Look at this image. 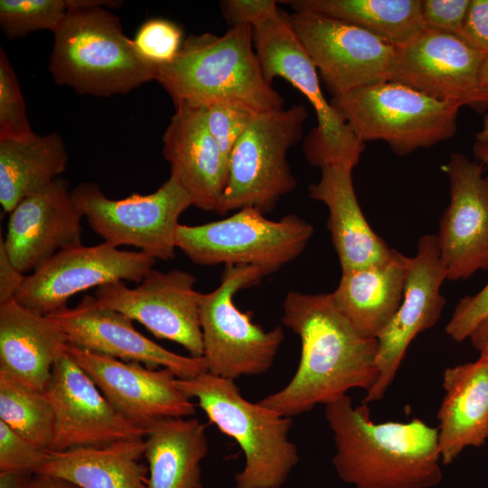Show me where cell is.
<instances>
[{
  "mask_svg": "<svg viewBox=\"0 0 488 488\" xmlns=\"http://www.w3.org/2000/svg\"><path fill=\"white\" fill-rule=\"evenodd\" d=\"M445 280L446 274L436 235L420 237L416 255L410 258L401 304L377 337L379 376L362 403L369 404L384 397L410 343L437 323L446 302L440 291Z\"/></svg>",
  "mask_w": 488,
  "mask_h": 488,
  "instance_id": "ac0fdd59",
  "label": "cell"
},
{
  "mask_svg": "<svg viewBox=\"0 0 488 488\" xmlns=\"http://www.w3.org/2000/svg\"><path fill=\"white\" fill-rule=\"evenodd\" d=\"M82 217L61 177L23 198L10 212L3 238L13 264L24 274L61 249L81 245Z\"/></svg>",
  "mask_w": 488,
  "mask_h": 488,
  "instance_id": "44dd1931",
  "label": "cell"
},
{
  "mask_svg": "<svg viewBox=\"0 0 488 488\" xmlns=\"http://www.w3.org/2000/svg\"><path fill=\"white\" fill-rule=\"evenodd\" d=\"M445 396L437 412L438 445L443 465L451 464L468 446L480 447L488 439V361L446 368Z\"/></svg>",
  "mask_w": 488,
  "mask_h": 488,
  "instance_id": "d4e9b609",
  "label": "cell"
},
{
  "mask_svg": "<svg viewBox=\"0 0 488 488\" xmlns=\"http://www.w3.org/2000/svg\"><path fill=\"white\" fill-rule=\"evenodd\" d=\"M183 41L181 27L164 18L145 21L133 40L140 56L155 67L173 61Z\"/></svg>",
  "mask_w": 488,
  "mask_h": 488,
  "instance_id": "e575fe53",
  "label": "cell"
},
{
  "mask_svg": "<svg viewBox=\"0 0 488 488\" xmlns=\"http://www.w3.org/2000/svg\"><path fill=\"white\" fill-rule=\"evenodd\" d=\"M473 347L480 355L488 353V320L480 324L469 336Z\"/></svg>",
  "mask_w": 488,
  "mask_h": 488,
  "instance_id": "ee69618b",
  "label": "cell"
},
{
  "mask_svg": "<svg viewBox=\"0 0 488 488\" xmlns=\"http://www.w3.org/2000/svg\"><path fill=\"white\" fill-rule=\"evenodd\" d=\"M449 178L450 203L436 234L446 279L465 280L488 269V174L483 165L460 153L443 166Z\"/></svg>",
  "mask_w": 488,
  "mask_h": 488,
  "instance_id": "ffe728a7",
  "label": "cell"
},
{
  "mask_svg": "<svg viewBox=\"0 0 488 488\" xmlns=\"http://www.w3.org/2000/svg\"><path fill=\"white\" fill-rule=\"evenodd\" d=\"M144 437L99 447L49 451L36 474L62 478L80 488H147L148 467L141 461Z\"/></svg>",
  "mask_w": 488,
  "mask_h": 488,
  "instance_id": "4316f807",
  "label": "cell"
},
{
  "mask_svg": "<svg viewBox=\"0 0 488 488\" xmlns=\"http://www.w3.org/2000/svg\"><path fill=\"white\" fill-rule=\"evenodd\" d=\"M155 260L141 250H120L107 242L66 248L25 276L14 299L47 315L66 307L71 296L89 288L122 280L141 283Z\"/></svg>",
  "mask_w": 488,
  "mask_h": 488,
  "instance_id": "7c38bea8",
  "label": "cell"
},
{
  "mask_svg": "<svg viewBox=\"0 0 488 488\" xmlns=\"http://www.w3.org/2000/svg\"><path fill=\"white\" fill-rule=\"evenodd\" d=\"M30 488H80L73 483L48 474H34Z\"/></svg>",
  "mask_w": 488,
  "mask_h": 488,
  "instance_id": "7bdbcfd3",
  "label": "cell"
},
{
  "mask_svg": "<svg viewBox=\"0 0 488 488\" xmlns=\"http://www.w3.org/2000/svg\"><path fill=\"white\" fill-rule=\"evenodd\" d=\"M0 420L24 439L49 451L54 415L44 392L27 389L1 372Z\"/></svg>",
  "mask_w": 488,
  "mask_h": 488,
  "instance_id": "4dcf8cb0",
  "label": "cell"
},
{
  "mask_svg": "<svg viewBox=\"0 0 488 488\" xmlns=\"http://www.w3.org/2000/svg\"><path fill=\"white\" fill-rule=\"evenodd\" d=\"M25 275L13 264L0 239V303L14 299L24 280Z\"/></svg>",
  "mask_w": 488,
  "mask_h": 488,
  "instance_id": "60d3db41",
  "label": "cell"
},
{
  "mask_svg": "<svg viewBox=\"0 0 488 488\" xmlns=\"http://www.w3.org/2000/svg\"><path fill=\"white\" fill-rule=\"evenodd\" d=\"M196 277L184 270L152 269L139 286L129 288L123 281L97 287L95 297L109 309L143 324L160 339L183 346L190 356H203L200 324L202 293Z\"/></svg>",
  "mask_w": 488,
  "mask_h": 488,
  "instance_id": "5bb4252c",
  "label": "cell"
},
{
  "mask_svg": "<svg viewBox=\"0 0 488 488\" xmlns=\"http://www.w3.org/2000/svg\"><path fill=\"white\" fill-rule=\"evenodd\" d=\"M313 234L312 224L296 214L272 221L245 207L220 221L180 224L176 248L200 266H254L272 274L296 259Z\"/></svg>",
  "mask_w": 488,
  "mask_h": 488,
  "instance_id": "9c48e42d",
  "label": "cell"
},
{
  "mask_svg": "<svg viewBox=\"0 0 488 488\" xmlns=\"http://www.w3.org/2000/svg\"><path fill=\"white\" fill-rule=\"evenodd\" d=\"M306 108L258 112L233 147L227 181L217 213L245 207L263 213L297 185L287 162V152L303 135Z\"/></svg>",
  "mask_w": 488,
  "mask_h": 488,
  "instance_id": "30bf717a",
  "label": "cell"
},
{
  "mask_svg": "<svg viewBox=\"0 0 488 488\" xmlns=\"http://www.w3.org/2000/svg\"><path fill=\"white\" fill-rule=\"evenodd\" d=\"M204 108L208 129L227 166L238 140L258 111L239 103L219 102Z\"/></svg>",
  "mask_w": 488,
  "mask_h": 488,
  "instance_id": "836d02e7",
  "label": "cell"
},
{
  "mask_svg": "<svg viewBox=\"0 0 488 488\" xmlns=\"http://www.w3.org/2000/svg\"><path fill=\"white\" fill-rule=\"evenodd\" d=\"M33 475L27 471L0 472V488H30Z\"/></svg>",
  "mask_w": 488,
  "mask_h": 488,
  "instance_id": "b9f144b4",
  "label": "cell"
},
{
  "mask_svg": "<svg viewBox=\"0 0 488 488\" xmlns=\"http://www.w3.org/2000/svg\"><path fill=\"white\" fill-rule=\"evenodd\" d=\"M339 478L354 488H430L443 477L438 430L419 418L374 423L345 395L324 406ZM442 464V463H441Z\"/></svg>",
  "mask_w": 488,
  "mask_h": 488,
  "instance_id": "7a4b0ae2",
  "label": "cell"
},
{
  "mask_svg": "<svg viewBox=\"0 0 488 488\" xmlns=\"http://www.w3.org/2000/svg\"><path fill=\"white\" fill-rule=\"evenodd\" d=\"M197 488H204L202 484L201 483Z\"/></svg>",
  "mask_w": 488,
  "mask_h": 488,
  "instance_id": "681fc988",
  "label": "cell"
},
{
  "mask_svg": "<svg viewBox=\"0 0 488 488\" xmlns=\"http://www.w3.org/2000/svg\"><path fill=\"white\" fill-rule=\"evenodd\" d=\"M295 12L314 13L351 23L394 48L412 42L424 30L421 0H294Z\"/></svg>",
  "mask_w": 488,
  "mask_h": 488,
  "instance_id": "f546056e",
  "label": "cell"
},
{
  "mask_svg": "<svg viewBox=\"0 0 488 488\" xmlns=\"http://www.w3.org/2000/svg\"><path fill=\"white\" fill-rule=\"evenodd\" d=\"M118 1L70 0L53 33L49 70L59 85L82 95L108 98L154 80L156 67L143 59L120 19L105 7Z\"/></svg>",
  "mask_w": 488,
  "mask_h": 488,
  "instance_id": "3957f363",
  "label": "cell"
},
{
  "mask_svg": "<svg viewBox=\"0 0 488 488\" xmlns=\"http://www.w3.org/2000/svg\"><path fill=\"white\" fill-rule=\"evenodd\" d=\"M68 153L60 134L34 133L0 140V203L5 212L52 183L65 171Z\"/></svg>",
  "mask_w": 488,
  "mask_h": 488,
  "instance_id": "f1b7e54d",
  "label": "cell"
},
{
  "mask_svg": "<svg viewBox=\"0 0 488 488\" xmlns=\"http://www.w3.org/2000/svg\"><path fill=\"white\" fill-rule=\"evenodd\" d=\"M352 169L330 165L321 168L317 183L308 187L310 198L328 209L327 228L342 271L361 268L387 260L394 249L377 235L359 205Z\"/></svg>",
  "mask_w": 488,
  "mask_h": 488,
  "instance_id": "cb8c5ba5",
  "label": "cell"
},
{
  "mask_svg": "<svg viewBox=\"0 0 488 488\" xmlns=\"http://www.w3.org/2000/svg\"><path fill=\"white\" fill-rule=\"evenodd\" d=\"M250 25L222 35L190 34L173 61L156 67V80L175 106L219 102L242 104L258 112L283 108L285 100L262 71Z\"/></svg>",
  "mask_w": 488,
  "mask_h": 488,
  "instance_id": "277c9868",
  "label": "cell"
},
{
  "mask_svg": "<svg viewBox=\"0 0 488 488\" xmlns=\"http://www.w3.org/2000/svg\"><path fill=\"white\" fill-rule=\"evenodd\" d=\"M73 201L91 229L116 248L134 246L155 259L175 256L179 218L192 205V198L172 174L152 193L108 198L94 183L71 191Z\"/></svg>",
  "mask_w": 488,
  "mask_h": 488,
  "instance_id": "8fae6325",
  "label": "cell"
},
{
  "mask_svg": "<svg viewBox=\"0 0 488 488\" xmlns=\"http://www.w3.org/2000/svg\"><path fill=\"white\" fill-rule=\"evenodd\" d=\"M68 353L123 418L145 429L171 418L195 414V404L168 369H152L69 344Z\"/></svg>",
  "mask_w": 488,
  "mask_h": 488,
  "instance_id": "e0dca14e",
  "label": "cell"
},
{
  "mask_svg": "<svg viewBox=\"0 0 488 488\" xmlns=\"http://www.w3.org/2000/svg\"><path fill=\"white\" fill-rule=\"evenodd\" d=\"M409 263V257L394 249L381 263L342 271L340 282L331 295L360 334L377 339L397 313Z\"/></svg>",
  "mask_w": 488,
  "mask_h": 488,
  "instance_id": "484cf974",
  "label": "cell"
},
{
  "mask_svg": "<svg viewBox=\"0 0 488 488\" xmlns=\"http://www.w3.org/2000/svg\"><path fill=\"white\" fill-rule=\"evenodd\" d=\"M290 22L333 96L389 80L396 48L371 33L307 12H295Z\"/></svg>",
  "mask_w": 488,
  "mask_h": 488,
  "instance_id": "4fadbf2b",
  "label": "cell"
},
{
  "mask_svg": "<svg viewBox=\"0 0 488 488\" xmlns=\"http://www.w3.org/2000/svg\"><path fill=\"white\" fill-rule=\"evenodd\" d=\"M277 3L274 0H224L220 3V6L221 13L230 27H254L278 11Z\"/></svg>",
  "mask_w": 488,
  "mask_h": 488,
  "instance_id": "f35d334b",
  "label": "cell"
},
{
  "mask_svg": "<svg viewBox=\"0 0 488 488\" xmlns=\"http://www.w3.org/2000/svg\"><path fill=\"white\" fill-rule=\"evenodd\" d=\"M177 384L243 452L245 464L234 476L235 488H281L286 483L299 462L297 446L289 438L291 418L249 401L235 380L210 372L177 379Z\"/></svg>",
  "mask_w": 488,
  "mask_h": 488,
  "instance_id": "5b68a950",
  "label": "cell"
},
{
  "mask_svg": "<svg viewBox=\"0 0 488 488\" xmlns=\"http://www.w3.org/2000/svg\"><path fill=\"white\" fill-rule=\"evenodd\" d=\"M33 134L18 79L5 51L1 47L0 140L24 139Z\"/></svg>",
  "mask_w": 488,
  "mask_h": 488,
  "instance_id": "d6a6232c",
  "label": "cell"
},
{
  "mask_svg": "<svg viewBox=\"0 0 488 488\" xmlns=\"http://www.w3.org/2000/svg\"><path fill=\"white\" fill-rule=\"evenodd\" d=\"M282 324L301 342V356L290 381L258 403L292 418L326 405L350 389L367 392L378 376V341L360 334L335 305L331 293L290 291Z\"/></svg>",
  "mask_w": 488,
  "mask_h": 488,
  "instance_id": "6da1fadb",
  "label": "cell"
},
{
  "mask_svg": "<svg viewBox=\"0 0 488 488\" xmlns=\"http://www.w3.org/2000/svg\"><path fill=\"white\" fill-rule=\"evenodd\" d=\"M49 451L24 439L0 420V472L27 471L36 474Z\"/></svg>",
  "mask_w": 488,
  "mask_h": 488,
  "instance_id": "d590c367",
  "label": "cell"
},
{
  "mask_svg": "<svg viewBox=\"0 0 488 488\" xmlns=\"http://www.w3.org/2000/svg\"><path fill=\"white\" fill-rule=\"evenodd\" d=\"M488 320V283L476 294L466 296L456 305L446 333L455 342H462Z\"/></svg>",
  "mask_w": 488,
  "mask_h": 488,
  "instance_id": "8d00e7d4",
  "label": "cell"
},
{
  "mask_svg": "<svg viewBox=\"0 0 488 488\" xmlns=\"http://www.w3.org/2000/svg\"><path fill=\"white\" fill-rule=\"evenodd\" d=\"M480 356H483V357L487 360V361H488V353L482 354V355H480Z\"/></svg>",
  "mask_w": 488,
  "mask_h": 488,
  "instance_id": "c3c4849f",
  "label": "cell"
},
{
  "mask_svg": "<svg viewBox=\"0 0 488 488\" xmlns=\"http://www.w3.org/2000/svg\"><path fill=\"white\" fill-rule=\"evenodd\" d=\"M476 142L488 145V115H485L483 121V128L475 134Z\"/></svg>",
  "mask_w": 488,
  "mask_h": 488,
  "instance_id": "7dc6e473",
  "label": "cell"
},
{
  "mask_svg": "<svg viewBox=\"0 0 488 488\" xmlns=\"http://www.w3.org/2000/svg\"><path fill=\"white\" fill-rule=\"evenodd\" d=\"M484 55L458 36L424 28L412 42L396 49L389 81L483 113L488 109L479 81Z\"/></svg>",
  "mask_w": 488,
  "mask_h": 488,
  "instance_id": "2e32d148",
  "label": "cell"
},
{
  "mask_svg": "<svg viewBox=\"0 0 488 488\" xmlns=\"http://www.w3.org/2000/svg\"><path fill=\"white\" fill-rule=\"evenodd\" d=\"M69 8L70 0H1L0 26L10 40L40 30L53 32Z\"/></svg>",
  "mask_w": 488,
  "mask_h": 488,
  "instance_id": "1f68e13d",
  "label": "cell"
},
{
  "mask_svg": "<svg viewBox=\"0 0 488 488\" xmlns=\"http://www.w3.org/2000/svg\"><path fill=\"white\" fill-rule=\"evenodd\" d=\"M330 104L361 141H384L398 156L453 137L462 107L393 81L333 96Z\"/></svg>",
  "mask_w": 488,
  "mask_h": 488,
  "instance_id": "8992f818",
  "label": "cell"
},
{
  "mask_svg": "<svg viewBox=\"0 0 488 488\" xmlns=\"http://www.w3.org/2000/svg\"><path fill=\"white\" fill-rule=\"evenodd\" d=\"M147 488H197L209 452L206 427L191 417L160 420L144 437Z\"/></svg>",
  "mask_w": 488,
  "mask_h": 488,
  "instance_id": "83f0119b",
  "label": "cell"
},
{
  "mask_svg": "<svg viewBox=\"0 0 488 488\" xmlns=\"http://www.w3.org/2000/svg\"><path fill=\"white\" fill-rule=\"evenodd\" d=\"M480 88L488 99V53L484 55L479 73Z\"/></svg>",
  "mask_w": 488,
  "mask_h": 488,
  "instance_id": "f6af8a7d",
  "label": "cell"
},
{
  "mask_svg": "<svg viewBox=\"0 0 488 488\" xmlns=\"http://www.w3.org/2000/svg\"><path fill=\"white\" fill-rule=\"evenodd\" d=\"M254 44L266 80L280 77L296 88L313 106L317 126L304 141L310 164L353 169L365 149L324 94L317 69L294 32L290 15L282 9L254 27Z\"/></svg>",
  "mask_w": 488,
  "mask_h": 488,
  "instance_id": "52a82bcc",
  "label": "cell"
},
{
  "mask_svg": "<svg viewBox=\"0 0 488 488\" xmlns=\"http://www.w3.org/2000/svg\"><path fill=\"white\" fill-rule=\"evenodd\" d=\"M269 275L254 266H225L221 284L202 293L200 324L208 372L235 380L267 373L284 340L281 326L265 330L234 304L240 290L257 286Z\"/></svg>",
  "mask_w": 488,
  "mask_h": 488,
  "instance_id": "ba28073f",
  "label": "cell"
},
{
  "mask_svg": "<svg viewBox=\"0 0 488 488\" xmlns=\"http://www.w3.org/2000/svg\"><path fill=\"white\" fill-rule=\"evenodd\" d=\"M44 394L54 415L50 452L105 446L146 435L117 413L68 352L55 362Z\"/></svg>",
  "mask_w": 488,
  "mask_h": 488,
  "instance_id": "9a60e30c",
  "label": "cell"
},
{
  "mask_svg": "<svg viewBox=\"0 0 488 488\" xmlns=\"http://www.w3.org/2000/svg\"><path fill=\"white\" fill-rule=\"evenodd\" d=\"M163 155L192 198V206L217 212L227 181V166L211 135L203 107L175 106L163 135Z\"/></svg>",
  "mask_w": 488,
  "mask_h": 488,
  "instance_id": "7402d4cb",
  "label": "cell"
},
{
  "mask_svg": "<svg viewBox=\"0 0 488 488\" xmlns=\"http://www.w3.org/2000/svg\"><path fill=\"white\" fill-rule=\"evenodd\" d=\"M473 151L475 160L488 167V145L475 141Z\"/></svg>",
  "mask_w": 488,
  "mask_h": 488,
  "instance_id": "bcb514c9",
  "label": "cell"
},
{
  "mask_svg": "<svg viewBox=\"0 0 488 488\" xmlns=\"http://www.w3.org/2000/svg\"><path fill=\"white\" fill-rule=\"evenodd\" d=\"M470 0H422L425 28L458 36Z\"/></svg>",
  "mask_w": 488,
  "mask_h": 488,
  "instance_id": "74e56055",
  "label": "cell"
},
{
  "mask_svg": "<svg viewBox=\"0 0 488 488\" xmlns=\"http://www.w3.org/2000/svg\"><path fill=\"white\" fill-rule=\"evenodd\" d=\"M64 332L47 315L14 298L0 303V372L32 390L44 392L52 368L68 348Z\"/></svg>",
  "mask_w": 488,
  "mask_h": 488,
  "instance_id": "603a6c76",
  "label": "cell"
},
{
  "mask_svg": "<svg viewBox=\"0 0 488 488\" xmlns=\"http://www.w3.org/2000/svg\"><path fill=\"white\" fill-rule=\"evenodd\" d=\"M47 316L65 333L69 344L148 368H165L186 380L208 372L203 357L171 352L139 333L133 320L85 296L74 307H63Z\"/></svg>",
  "mask_w": 488,
  "mask_h": 488,
  "instance_id": "d6986e66",
  "label": "cell"
},
{
  "mask_svg": "<svg viewBox=\"0 0 488 488\" xmlns=\"http://www.w3.org/2000/svg\"><path fill=\"white\" fill-rule=\"evenodd\" d=\"M458 37L472 48L488 53V0H470Z\"/></svg>",
  "mask_w": 488,
  "mask_h": 488,
  "instance_id": "ab89813d",
  "label": "cell"
}]
</instances>
